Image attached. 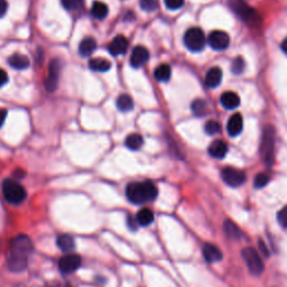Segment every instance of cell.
Returning a JSON list of instances; mask_svg holds the SVG:
<instances>
[{
	"label": "cell",
	"instance_id": "obj_1",
	"mask_svg": "<svg viewBox=\"0 0 287 287\" xmlns=\"http://www.w3.org/2000/svg\"><path fill=\"white\" fill-rule=\"evenodd\" d=\"M33 241L28 236L19 235L11 240L8 253V267L11 272L20 273L28 265V258L33 253Z\"/></svg>",
	"mask_w": 287,
	"mask_h": 287
},
{
	"label": "cell",
	"instance_id": "obj_2",
	"mask_svg": "<svg viewBox=\"0 0 287 287\" xmlns=\"http://www.w3.org/2000/svg\"><path fill=\"white\" fill-rule=\"evenodd\" d=\"M158 195V190L156 185L151 181H144V182H134L127 185L126 196L128 201L132 204H145V203L152 202Z\"/></svg>",
	"mask_w": 287,
	"mask_h": 287
},
{
	"label": "cell",
	"instance_id": "obj_3",
	"mask_svg": "<svg viewBox=\"0 0 287 287\" xmlns=\"http://www.w3.org/2000/svg\"><path fill=\"white\" fill-rule=\"evenodd\" d=\"M229 6L236 12L240 19L251 27H258L262 25V17L259 12L251 8L245 0H229Z\"/></svg>",
	"mask_w": 287,
	"mask_h": 287
},
{
	"label": "cell",
	"instance_id": "obj_4",
	"mask_svg": "<svg viewBox=\"0 0 287 287\" xmlns=\"http://www.w3.org/2000/svg\"><path fill=\"white\" fill-rule=\"evenodd\" d=\"M2 194L5 200L14 205H19L27 196L25 188L16 180L7 179L2 182Z\"/></svg>",
	"mask_w": 287,
	"mask_h": 287
},
{
	"label": "cell",
	"instance_id": "obj_5",
	"mask_svg": "<svg viewBox=\"0 0 287 287\" xmlns=\"http://www.w3.org/2000/svg\"><path fill=\"white\" fill-rule=\"evenodd\" d=\"M274 147H275V130L272 126H268L263 131L260 145V154L267 165H272L274 162Z\"/></svg>",
	"mask_w": 287,
	"mask_h": 287
},
{
	"label": "cell",
	"instance_id": "obj_6",
	"mask_svg": "<svg viewBox=\"0 0 287 287\" xmlns=\"http://www.w3.org/2000/svg\"><path fill=\"white\" fill-rule=\"evenodd\" d=\"M205 35L201 28L192 27L187 30L184 35V44L189 51L201 52L206 44Z\"/></svg>",
	"mask_w": 287,
	"mask_h": 287
},
{
	"label": "cell",
	"instance_id": "obj_7",
	"mask_svg": "<svg viewBox=\"0 0 287 287\" xmlns=\"http://www.w3.org/2000/svg\"><path fill=\"white\" fill-rule=\"evenodd\" d=\"M242 258H244L245 263L248 267L250 274L255 276H259L260 274L264 272V262L257 250L254 248H245L241 253Z\"/></svg>",
	"mask_w": 287,
	"mask_h": 287
},
{
	"label": "cell",
	"instance_id": "obj_8",
	"mask_svg": "<svg viewBox=\"0 0 287 287\" xmlns=\"http://www.w3.org/2000/svg\"><path fill=\"white\" fill-rule=\"evenodd\" d=\"M223 182L231 188H238L246 182V174L244 172L233 167H226L221 172Z\"/></svg>",
	"mask_w": 287,
	"mask_h": 287
},
{
	"label": "cell",
	"instance_id": "obj_9",
	"mask_svg": "<svg viewBox=\"0 0 287 287\" xmlns=\"http://www.w3.org/2000/svg\"><path fill=\"white\" fill-rule=\"evenodd\" d=\"M207 43L215 51H224L230 44V37L222 30H214L207 36Z\"/></svg>",
	"mask_w": 287,
	"mask_h": 287
},
{
	"label": "cell",
	"instance_id": "obj_10",
	"mask_svg": "<svg viewBox=\"0 0 287 287\" xmlns=\"http://www.w3.org/2000/svg\"><path fill=\"white\" fill-rule=\"evenodd\" d=\"M81 266V257L77 254H66L60 259V271L64 274H72Z\"/></svg>",
	"mask_w": 287,
	"mask_h": 287
},
{
	"label": "cell",
	"instance_id": "obj_11",
	"mask_svg": "<svg viewBox=\"0 0 287 287\" xmlns=\"http://www.w3.org/2000/svg\"><path fill=\"white\" fill-rule=\"evenodd\" d=\"M62 69V64L60 60H53L48 68V77L45 81V87L48 91H55L59 83L60 72Z\"/></svg>",
	"mask_w": 287,
	"mask_h": 287
},
{
	"label": "cell",
	"instance_id": "obj_12",
	"mask_svg": "<svg viewBox=\"0 0 287 287\" xmlns=\"http://www.w3.org/2000/svg\"><path fill=\"white\" fill-rule=\"evenodd\" d=\"M149 60V52L145 46H136L131 52L130 65L135 69H139L147 63Z\"/></svg>",
	"mask_w": 287,
	"mask_h": 287
},
{
	"label": "cell",
	"instance_id": "obj_13",
	"mask_svg": "<svg viewBox=\"0 0 287 287\" xmlns=\"http://www.w3.org/2000/svg\"><path fill=\"white\" fill-rule=\"evenodd\" d=\"M109 53L113 56L125 54L128 50V39L123 35H118L114 37L108 46Z\"/></svg>",
	"mask_w": 287,
	"mask_h": 287
},
{
	"label": "cell",
	"instance_id": "obj_14",
	"mask_svg": "<svg viewBox=\"0 0 287 287\" xmlns=\"http://www.w3.org/2000/svg\"><path fill=\"white\" fill-rule=\"evenodd\" d=\"M203 257L207 263H218L222 259V253L217 246L212 244H205L203 246Z\"/></svg>",
	"mask_w": 287,
	"mask_h": 287
},
{
	"label": "cell",
	"instance_id": "obj_15",
	"mask_svg": "<svg viewBox=\"0 0 287 287\" xmlns=\"http://www.w3.org/2000/svg\"><path fill=\"white\" fill-rule=\"evenodd\" d=\"M242 128H244V120H242L241 114L240 113L232 114L230 119H229L227 125L228 134L231 137H236L242 131Z\"/></svg>",
	"mask_w": 287,
	"mask_h": 287
},
{
	"label": "cell",
	"instance_id": "obj_16",
	"mask_svg": "<svg viewBox=\"0 0 287 287\" xmlns=\"http://www.w3.org/2000/svg\"><path fill=\"white\" fill-rule=\"evenodd\" d=\"M222 81V71L220 68H212L205 76V86L210 89L217 88Z\"/></svg>",
	"mask_w": 287,
	"mask_h": 287
},
{
	"label": "cell",
	"instance_id": "obj_17",
	"mask_svg": "<svg viewBox=\"0 0 287 287\" xmlns=\"http://www.w3.org/2000/svg\"><path fill=\"white\" fill-rule=\"evenodd\" d=\"M220 102H221L223 108H226L228 110H233L240 105V98H239V96L235 94V92L228 91V92H224V94L221 96V98H220Z\"/></svg>",
	"mask_w": 287,
	"mask_h": 287
},
{
	"label": "cell",
	"instance_id": "obj_18",
	"mask_svg": "<svg viewBox=\"0 0 287 287\" xmlns=\"http://www.w3.org/2000/svg\"><path fill=\"white\" fill-rule=\"evenodd\" d=\"M227 153H228V146L222 140H214L209 147L210 155L214 158H219V160L226 157Z\"/></svg>",
	"mask_w": 287,
	"mask_h": 287
},
{
	"label": "cell",
	"instance_id": "obj_19",
	"mask_svg": "<svg viewBox=\"0 0 287 287\" xmlns=\"http://www.w3.org/2000/svg\"><path fill=\"white\" fill-rule=\"evenodd\" d=\"M8 63H9V65L12 69L26 70L29 66L30 62L27 56L19 54V53H15V54L9 56V59H8Z\"/></svg>",
	"mask_w": 287,
	"mask_h": 287
},
{
	"label": "cell",
	"instance_id": "obj_20",
	"mask_svg": "<svg viewBox=\"0 0 287 287\" xmlns=\"http://www.w3.org/2000/svg\"><path fill=\"white\" fill-rule=\"evenodd\" d=\"M96 39L92 37H86L82 39L80 45H79V54L82 57H88L96 51Z\"/></svg>",
	"mask_w": 287,
	"mask_h": 287
},
{
	"label": "cell",
	"instance_id": "obj_21",
	"mask_svg": "<svg viewBox=\"0 0 287 287\" xmlns=\"http://www.w3.org/2000/svg\"><path fill=\"white\" fill-rule=\"evenodd\" d=\"M56 245L62 251H64L66 254H71L76 248V241H74L73 237L69 235H61L57 237Z\"/></svg>",
	"mask_w": 287,
	"mask_h": 287
},
{
	"label": "cell",
	"instance_id": "obj_22",
	"mask_svg": "<svg viewBox=\"0 0 287 287\" xmlns=\"http://www.w3.org/2000/svg\"><path fill=\"white\" fill-rule=\"evenodd\" d=\"M136 220L138 226L140 227H148L154 222V212L151 209L144 207V209L137 212Z\"/></svg>",
	"mask_w": 287,
	"mask_h": 287
},
{
	"label": "cell",
	"instance_id": "obj_23",
	"mask_svg": "<svg viewBox=\"0 0 287 287\" xmlns=\"http://www.w3.org/2000/svg\"><path fill=\"white\" fill-rule=\"evenodd\" d=\"M89 66L92 71H96V72H107L111 68V63L102 57H95L89 61Z\"/></svg>",
	"mask_w": 287,
	"mask_h": 287
},
{
	"label": "cell",
	"instance_id": "obj_24",
	"mask_svg": "<svg viewBox=\"0 0 287 287\" xmlns=\"http://www.w3.org/2000/svg\"><path fill=\"white\" fill-rule=\"evenodd\" d=\"M109 12V8L105 5L104 2L101 1H95L94 5L91 7V15L94 18L98 19V20H102L105 17L108 16Z\"/></svg>",
	"mask_w": 287,
	"mask_h": 287
},
{
	"label": "cell",
	"instance_id": "obj_25",
	"mask_svg": "<svg viewBox=\"0 0 287 287\" xmlns=\"http://www.w3.org/2000/svg\"><path fill=\"white\" fill-rule=\"evenodd\" d=\"M125 145L127 148H129L130 151H139L144 145V138L143 136L139 134H130L127 136L125 140Z\"/></svg>",
	"mask_w": 287,
	"mask_h": 287
},
{
	"label": "cell",
	"instance_id": "obj_26",
	"mask_svg": "<svg viewBox=\"0 0 287 287\" xmlns=\"http://www.w3.org/2000/svg\"><path fill=\"white\" fill-rule=\"evenodd\" d=\"M172 76V70L169 64H161L158 65L156 70L154 71V77L157 81L166 82L169 81Z\"/></svg>",
	"mask_w": 287,
	"mask_h": 287
},
{
	"label": "cell",
	"instance_id": "obj_27",
	"mask_svg": "<svg viewBox=\"0 0 287 287\" xmlns=\"http://www.w3.org/2000/svg\"><path fill=\"white\" fill-rule=\"evenodd\" d=\"M117 108L121 112H129L134 109V101L128 95H121L117 99Z\"/></svg>",
	"mask_w": 287,
	"mask_h": 287
},
{
	"label": "cell",
	"instance_id": "obj_28",
	"mask_svg": "<svg viewBox=\"0 0 287 287\" xmlns=\"http://www.w3.org/2000/svg\"><path fill=\"white\" fill-rule=\"evenodd\" d=\"M223 230L226 232V235L230 238V239H240L242 233L240 231V229L237 227L236 223H233L230 220H228L223 223Z\"/></svg>",
	"mask_w": 287,
	"mask_h": 287
},
{
	"label": "cell",
	"instance_id": "obj_29",
	"mask_svg": "<svg viewBox=\"0 0 287 287\" xmlns=\"http://www.w3.org/2000/svg\"><path fill=\"white\" fill-rule=\"evenodd\" d=\"M206 110H207V105L204 100L197 99L193 101L192 111L194 114H195V116H198V117L204 116V114L206 113Z\"/></svg>",
	"mask_w": 287,
	"mask_h": 287
},
{
	"label": "cell",
	"instance_id": "obj_30",
	"mask_svg": "<svg viewBox=\"0 0 287 287\" xmlns=\"http://www.w3.org/2000/svg\"><path fill=\"white\" fill-rule=\"evenodd\" d=\"M204 130L207 135L210 136H213V135H217L219 134L220 131H221V125L218 121L215 120H209L204 126Z\"/></svg>",
	"mask_w": 287,
	"mask_h": 287
},
{
	"label": "cell",
	"instance_id": "obj_31",
	"mask_svg": "<svg viewBox=\"0 0 287 287\" xmlns=\"http://www.w3.org/2000/svg\"><path fill=\"white\" fill-rule=\"evenodd\" d=\"M83 2L85 0H62V5L70 11L79 10L83 6Z\"/></svg>",
	"mask_w": 287,
	"mask_h": 287
},
{
	"label": "cell",
	"instance_id": "obj_32",
	"mask_svg": "<svg viewBox=\"0 0 287 287\" xmlns=\"http://www.w3.org/2000/svg\"><path fill=\"white\" fill-rule=\"evenodd\" d=\"M231 70H232L233 73L237 74V76L238 74H241L245 70V60L242 59L241 56H238L237 59H235L232 62Z\"/></svg>",
	"mask_w": 287,
	"mask_h": 287
},
{
	"label": "cell",
	"instance_id": "obj_33",
	"mask_svg": "<svg viewBox=\"0 0 287 287\" xmlns=\"http://www.w3.org/2000/svg\"><path fill=\"white\" fill-rule=\"evenodd\" d=\"M139 6L144 11L153 12L156 10L157 2L156 0H139Z\"/></svg>",
	"mask_w": 287,
	"mask_h": 287
},
{
	"label": "cell",
	"instance_id": "obj_34",
	"mask_svg": "<svg viewBox=\"0 0 287 287\" xmlns=\"http://www.w3.org/2000/svg\"><path fill=\"white\" fill-rule=\"evenodd\" d=\"M268 182H269V178H268V175L265 173H260L255 178V187L257 189H262L264 187H266Z\"/></svg>",
	"mask_w": 287,
	"mask_h": 287
},
{
	"label": "cell",
	"instance_id": "obj_35",
	"mask_svg": "<svg viewBox=\"0 0 287 287\" xmlns=\"http://www.w3.org/2000/svg\"><path fill=\"white\" fill-rule=\"evenodd\" d=\"M165 6L171 10H178L184 5V0H164Z\"/></svg>",
	"mask_w": 287,
	"mask_h": 287
},
{
	"label": "cell",
	"instance_id": "obj_36",
	"mask_svg": "<svg viewBox=\"0 0 287 287\" xmlns=\"http://www.w3.org/2000/svg\"><path fill=\"white\" fill-rule=\"evenodd\" d=\"M277 220L283 228L287 229V205H285L280 212H278Z\"/></svg>",
	"mask_w": 287,
	"mask_h": 287
},
{
	"label": "cell",
	"instance_id": "obj_37",
	"mask_svg": "<svg viewBox=\"0 0 287 287\" xmlns=\"http://www.w3.org/2000/svg\"><path fill=\"white\" fill-rule=\"evenodd\" d=\"M8 10V2L6 0H0V18L7 14Z\"/></svg>",
	"mask_w": 287,
	"mask_h": 287
},
{
	"label": "cell",
	"instance_id": "obj_38",
	"mask_svg": "<svg viewBox=\"0 0 287 287\" xmlns=\"http://www.w3.org/2000/svg\"><path fill=\"white\" fill-rule=\"evenodd\" d=\"M128 227H129L131 231H136L137 228H138L139 226H138V223H137L136 219L131 218V217H128Z\"/></svg>",
	"mask_w": 287,
	"mask_h": 287
},
{
	"label": "cell",
	"instance_id": "obj_39",
	"mask_svg": "<svg viewBox=\"0 0 287 287\" xmlns=\"http://www.w3.org/2000/svg\"><path fill=\"white\" fill-rule=\"evenodd\" d=\"M7 82H8V76H7L6 71L0 69V88L5 86Z\"/></svg>",
	"mask_w": 287,
	"mask_h": 287
},
{
	"label": "cell",
	"instance_id": "obj_40",
	"mask_svg": "<svg viewBox=\"0 0 287 287\" xmlns=\"http://www.w3.org/2000/svg\"><path fill=\"white\" fill-rule=\"evenodd\" d=\"M6 117H7V110L0 108V128L2 127L3 122H5Z\"/></svg>",
	"mask_w": 287,
	"mask_h": 287
},
{
	"label": "cell",
	"instance_id": "obj_41",
	"mask_svg": "<svg viewBox=\"0 0 287 287\" xmlns=\"http://www.w3.org/2000/svg\"><path fill=\"white\" fill-rule=\"evenodd\" d=\"M259 248H260V251H262V254L267 257V256H268V250H267L266 247H265L263 241H259Z\"/></svg>",
	"mask_w": 287,
	"mask_h": 287
},
{
	"label": "cell",
	"instance_id": "obj_42",
	"mask_svg": "<svg viewBox=\"0 0 287 287\" xmlns=\"http://www.w3.org/2000/svg\"><path fill=\"white\" fill-rule=\"evenodd\" d=\"M282 50L285 53V54H287V37L282 43Z\"/></svg>",
	"mask_w": 287,
	"mask_h": 287
}]
</instances>
